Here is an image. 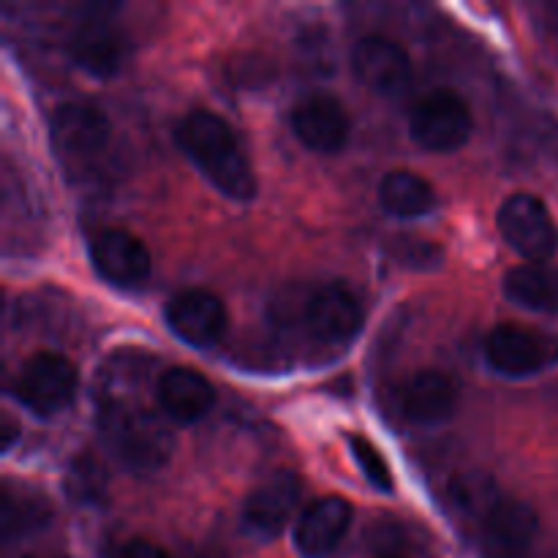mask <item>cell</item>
Masks as SVG:
<instances>
[{
  "label": "cell",
  "mask_w": 558,
  "mask_h": 558,
  "mask_svg": "<svg viewBox=\"0 0 558 558\" xmlns=\"http://www.w3.org/2000/svg\"><path fill=\"white\" fill-rule=\"evenodd\" d=\"M180 150L189 161L234 202H248L256 196V174L248 158L240 150L234 131L218 114L207 109H196L189 118L180 120L174 131Z\"/></svg>",
  "instance_id": "6da1fadb"
},
{
  "label": "cell",
  "mask_w": 558,
  "mask_h": 558,
  "mask_svg": "<svg viewBox=\"0 0 558 558\" xmlns=\"http://www.w3.org/2000/svg\"><path fill=\"white\" fill-rule=\"evenodd\" d=\"M98 428L109 450L136 472H153L174 450L172 430L150 409L131 401H107L98 412Z\"/></svg>",
  "instance_id": "7a4b0ae2"
},
{
  "label": "cell",
  "mask_w": 558,
  "mask_h": 558,
  "mask_svg": "<svg viewBox=\"0 0 558 558\" xmlns=\"http://www.w3.org/2000/svg\"><path fill=\"white\" fill-rule=\"evenodd\" d=\"M49 140L63 169H69L71 174H85L107 156L112 123L93 104H60L49 118Z\"/></svg>",
  "instance_id": "3957f363"
},
{
  "label": "cell",
  "mask_w": 558,
  "mask_h": 558,
  "mask_svg": "<svg viewBox=\"0 0 558 558\" xmlns=\"http://www.w3.org/2000/svg\"><path fill=\"white\" fill-rule=\"evenodd\" d=\"M76 385H80V374L69 357L38 352L25 360L11 385V392L36 417H54L74 401Z\"/></svg>",
  "instance_id": "277c9868"
},
{
  "label": "cell",
  "mask_w": 558,
  "mask_h": 558,
  "mask_svg": "<svg viewBox=\"0 0 558 558\" xmlns=\"http://www.w3.org/2000/svg\"><path fill=\"white\" fill-rule=\"evenodd\" d=\"M485 360L501 376H534L558 365V336L521 325H499L485 338Z\"/></svg>",
  "instance_id": "5b68a950"
},
{
  "label": "cell",
  "mask_w": 558,
  "mask_h": 558,
  "mask_svg": "<svg viewBox=\"0 0 558 558\" xmlns=\"http://www.w3.org/2000/svg\"><path fill=\"white\" fill-rule=\"evenodd\" d=\"M499 232L529 265H545L558 251V229L545 202L534 194H512L499 207Z\"/></svg>",
  "instance_id": "8992f818"
},
{
  "label": "cell",
  "mask_w": 558,
  "mask_h": 558,
  "mask_svg": "<svg viewBox=\"0 0 558 558\" xmlns=\"http://www.w3.org/2000/svg\"><path fill=\"white\" fill-rule=\"evenodd\" d=\"M409 131L423 150L456 153L466 145L474 131L472 109L456 93L436 90L412 109Z\"/></svg>",
  "instance_id": "52a82bcc"
},
{
  "label": "cell",
  "mask_w": 558,
  "mask_h": 558,
  "mask_svg": "<svg viewBox=\"0 0 558 558\" xmlns=\"http://www.w3.org/2000/svg\"><path fill=\"white\" fill-rule=\"evenodd\" d=\"M352 69L371 93L385 98L401 96L412 82V58L407 49L396 38L379 33L363 36L354 44Z\"/></svg>",
  "instance_id": "ba28073f"
},
{
  "label": "cell",
  "mask_w": 558,
  "mask_h": 558,
  "mask_svg": "<svg viewBox=\"0 0 558 558\" xmlns=\"http://www.w3.org/2000/svg\"><path fill=\"white\" fill-rule=\"evenodd\" d=\"M303 499V480L294 472H276L245 499L240 523L256 539H276L292 521Z\"/></svg>",
  "instance_id": "9c48e42d"
},
{
  "label": "cell",
  "mask_w": 558,
  "mask_h": 558,
  "mask_svg": "<svg viewBox=\"0 0 558 558\" xmlns=\"http://www.w3.org/2000/svg\"><path fill=\"white\" fill-rule=\"evenodd\" d=\"M305 327L314 341L325 347H343L354 341L363 327V305L341 283H327L316 289L305 303Z\"/></svg>",
  "instance_id": "30bf717a"
},
{
  "label": "cell",
  "mask_w": 558,
  "mask_h": 558,
  "mask_svg": "<svg viewBox=\"0 0 558 558\" xmlns=\"http://www.w3.org/2000/svg\"><path fill=\"white\" fill-rule=\"evenodd\" d=\"M167 325L189 347L207 349L227 332V305L207 289H185L167 303Z\"/></svg>",
  "instance_id": "8fae6325"
},
{
  "label": "cell",
  "mask_w": 558,
  "mask_h": 558,
  "mask_svg": "<svg viewBox=\"0 0 558 558\" xmlns=\"http://www.w3.org/2000/svg\"><path fill=\"white\" fill-rule=\"evenodd\" d=\"M90 262L104 281L114 287H142L150 276V251L125 229H104L90 240Z\"/></svg>",
  "instance_id": "7c38bea8"
},
{
  "label": "cell",
  "mask_w": 558,
  "mask_h": 558,
  "mask_svg": "<svg viewBox=\"0 0 558 558\" xmlns=\"http://www.w3.org/2000/svg\"><path fill=\"white\" fill-rule=\"evenodd\" d=\"M480 526L485 558H523L539 532V518L526 501L501 499Z\"/></svg>",
  "instance_id": "4fadbf2b"
},
{
  "label": "cell",
  "mask_w": 558,
  "mask_h": 558,
  "mask_svg": "<svg viewBox=\"0 0 558 558\" xmlns=\"http://www.w3.org/2000/svg\"><path fill=\"white\" fill-rule=\"evenodd\" d=\"M292 131L308 150L332 156L349 142V114L338 98L316 93L292 109Z\"/></svg>",
  "instance_id": "5bb4252c"
},
{
  "label": "cell",
  "mask_w": 558,
  "mask_h": 558,
  "mask_svg": "<svg viewBox=\"0 0 558 558\" xmlns=\"http://www.w3.org/2000/svg\"><path fill=\"white\" fill-rule=\"evenodd\" d=\"M398 407L403 417L423 428L450 423L458 407V390L441 371H420L409 376L398 390Z\"/></svg>",
  "instance_id": "9a60e30c"
},
{
  "label": "cell",
  "mask_w": 558,
  "mask_h": 558,
  "mask_svg": "<svg viewBox=\"0 0 558 558\" xmlns=\"http://www.w3.org/2000/svg\"><path fill=\"white\" fill-rule=\"evenodd\" d=\"M352 505L341 496L316 499L300 512L294 523V545L305 558H325L338 548L352 526Z\"/></svg>",
  "instance_id": "2e32d148"
},
{
  "label": "cell",
  "mask_w": 558,
  "mask_h": 558,
  "mask_svg": "<svg viewBox=\"0 0 558 558\" xmlns=\"http://www.w3.org/2000/svg\"><path fill=\"white\" fill-rule=\"evenodd\" d=\"M156 401L172 423L191 425L205 420L216 407V390L194 368H169L156 381Z\"/></svg>",
  "instance_id": "e0dca14e"
},
{
  "label": "cell",
  "mask_w": 558,
  "mask_h": 558,
  "mask_svg": "<svg viewBox=\"0 0 558 558\" xmlns=\"http://www.w3.org/2000/svg\"><path fill=\"white\" fill-rule=\"evenodd\" d=\"M125 54V38L109 16H87L71 36V58L93 76H112Z\"/></svg>",
  "instance_id": "ac0fdd59"
},
{
  "label": "cell",
  "mask_w": 558,
  "mask_h": 558,
  "mask_svg": "<svg viewBox=\"0 0 558 558\" xmlns=\"http://www.w3.org/2000/svg\"><path fill=\"white\" fill-rule=\"evenodd\" d=\"M52 518V507L41 494L22 485L3 483L0 494V526H3L5 543L41 532Z\"/></svg>",
  "instance_id": "d6986e66"
},
{
  "label": "cell",
  "mask_w": 558,
  "mask_h": 558,
  "mask_svg": "<svg viewBox=\"0 0 558 558\" xmlns=\"http://www.w3.org/2000/svg\"><path fill=\"white\" fill-rule=\"evenodd\" d=\"M379 205L396 218H420L436 207V191L417 172L396 169L379 183Z\"/></svg>",
  "instance_id": "ffe728a7"
},
{
  "label": "cell",
  "mask_w": 558,
  "mask_h": 558,
  "mask_svg": "<svg viewBox=\"0 0 558 558\" xmlns=\"http://www.w3.org/2000/svg\"><path fill=\"white\" fill-rule=\"evenodd\" d=\"M505 294L529 311L558 314V267L521 265L507 272Z\"/></svg>",
  "instance_id": "44dd1931"
},
{
  "label": "cell",
  "mask_w": 558,
  "mask_h": 558,
  "mask_svg": "<svg viewBox=\"0 0 558 558\" xmlns=\"http://www.w3.org/2000/svg\"><path fill=\"white\" fill-rule=\"evenodd\" d=\"M447 499H450L452 510H456L458 515L466 518V521L483 523L505 496H501L499 485H496L488 474L461 472L450 480V485H447Z\"/></svg>",
  "instance_id": "7402d4cb"
},
{
  "label": "cell",
  "mask_w": 558,
  "mask_h": 558,
  "mask_svg": "<svg viewBox=\"0 0 558 558\" xmlns=\"http://www.w3.org/2000/svg\"><path fill=\"white\" fill-rule=\"evenodd\" d=\"M65 488H69L71 499H76V505H93L101 499L104 488H107L104 469L98 466V461H93V456H80L71 466Z\"/></svg>",
  "instance_id": "603a6c76"
},
{
  "label": "cell",
  "mask_w": 558,
  "mask_h": 558,
  "mask_svg": "<svg viewBox=\"0 0 558 558\" xmlns=\"http://www.w3.org/2000/svg\"><path fill=\"white\" fill-rule=\"evenodd\" d=\"M349 450H352L354 461H357L365 480H368L376 490H381V494H392L396 483H392V472L390 466H387L385 456L379 452V447H376L374 441L365 439V436H352V439H349Z\"/></svg>",
  "instance_id": "cb8c5ba5"
},
{
  "label": "cell",
  "mask_w": 558,
  "mask_h": 558,
  "mask_svg": "<svg viewBox=\"0 0 558 558\" xmlns=\"http://www.w3.org/2000/svg\"><path fill=\"white\" fill-rule=\"evenodd\" d=\"M107 558H169V554L147 539H125V543L114 545Z\"/></svg>",
  "instance_id": "d4e9b609"
},
{
  "label": "cell",
  "mask_w": 558,
  "mask_h": 558,
  "mask_svg": "<svg viewBox=\"0 0 558 558\" xmlns=\"http://www.w3.org/2000/svg\"><path fill=\"white\" fill-rule=\"evenodd\" d=\"M22 558H54V556H22Z\"/></svg>",
  "instance_id": "484cf974"
},
{
  "label": "cell",
  "mask_w": 558,
  "mask_h": 558,
  "mask_svg": "<svg viewBox=\"0 0 558 558\" xmlns=\"http://www.w3.org/2000/svg\"><path fill=\"white\" fill-rule=\"evenodd\" d=\"M379 558H403V556H392V554H390V556H379Z\"/></svg>",
  "instance_id": "4316f807"
}]
</instances>
